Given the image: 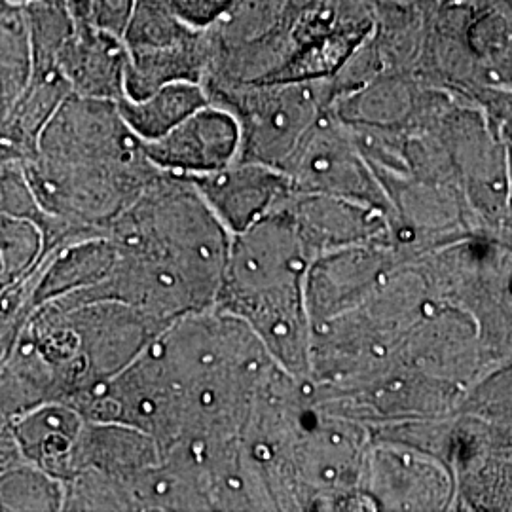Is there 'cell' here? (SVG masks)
<instances>
[{
	"label": "cell",
	"mask_w": 512,
	"mask_h": 512,
	"mask_svg": "<svg viewBox=\"0 0 512 512\" xmlns=\"http://www.w3.org/2000/svg\"><path fill=\"white\" fill-rule=\"evenodd\" d=\"M207 101L228 110L239 126L236 162L283 173L317 118L332 107L329 78L310 82H203Z\"/></svg>",
	"instance_id": "cell-1"
},
{
	"label": "cell",
	"mask_w": 512,
	"mask_h": 512,
	"mask_svg": "<svg viewBox=\"0 0 512 512\" xmlns=\"http://www.w3.org/2000/svg\"><path fill=\"white\" fill-rule=\"evenodd\" d=\"M283 173L291 190L363 203L382 211L385 219L391 215V203L382 184L332 107L311 126Z\"/></svg>",
	"instance_id": "cell-2"
},
{
	"label": "cell",
	"mask_w": 512,
	"mask_h": 512,
	"mask_svg": "<svg viewBox=\"0 0 512 512\" xmlns=\"http://www.w3.org/2000/svg\"><path fill=\"white\" fill-rule=\"evenodd\" d=\"M365 492L376 511H452L454 476L433 456L401 444L372 442Z\"/></svg>",
	"instance_id": "cell-3"
},
{
	"label": "cell",
	"mask_w": 512,
	"mask_h": 512,
	"mask_svg": "<svg viewBox=\"0 0 512 512\" xmlns=\"http://www.w3.org/2000/svg\"><path fill=\"white\" fill-rule=\"evenodd\" d=\"M399 262L404 260L387 236L319 256L306 277L310 325L359 306Z\"/></svg>",
	"instance_id": "cell-4"
},
{
	"label": "cell",
	"mask_w": 512,
	"mask_h": 512,
	"mask_svg": "<svg viewBox=\"0 0 512 512\" xmlns=\"http://www.w3.org/2000/svg\"><path fill=\"white\" fill-rule=\"evenodd\" d=\"M148 160L173 175H203L238 160L239 126L219 105L207 103L165 135L143 143Z\"/></svg>",
	"instance_id": "cell-5"
},
{
	"label": "cell",
	"mask_w": 512,
	"mask_h": 512,
	"mask_svg": "<svg viewBox=\"0 0 512 512\" xmlns=\"http://www.w3.org/2000/svg\"><path fill=\"white\" fill-rule=\"evenodd\" d=\"M274 205L289 213L313 262L332 251L387 236L384 213L363 203L289 190Z\"/></svg>",
	"instance_id": "cell-6"
},
{
	"label": "cell",
	"mask_w": 512,
	"mask_h": 512,
	"mask_svg": "<svg viewBox=\"0 0 512 512\" xmlns=\"http://www.w3.org/2000/svg\"><path fill=\"white\" fill-rule=\"evenodd\" d=\"M188 179L232 236L264 217L291 190L285 173L249 162H234Z\"/></svg>",
	"instance_id": "cell-7"
},
{
	"label": "cell",
	"mask_w": 512,
	"mask_h": 512,
	"mask_svg": "<svg viewBox=\"0 0 512 512\" xmlns=\"http://www.w3.org/2000/svg\"><path fill=\"white\" fill-rule=\"evenodd\" d=\"M57 65L76 95L114 103L124 97L128 48L114 33L92 23H74L57 54Z\"/></svg>",
	"instance_id": "cell-8"
},
{
	"label": "cell",
	"mask_w": 512,
	"mask_h": 512,
	"mask_svg": "<svg viewBox=\"0 0 512 512\" xmlns=\"http://www.w3.org/2000/svg\"><path fill=\"white\" fill-rule=\"evenodd\" d=\"M160 461L162 452L145 431L116 421L84 420L67 459V478L80 469H95L126 482Z\"/></svg>",
	"instance_id": "cell-9"
},
{
	"label": "cell",
	"mask_w": 512,
	"mask_h": 512,
	"mask_svg": "<svg viewBox=\"0 0 512 512\" xmlns=\"http://www.w3.org/2000/svg\"><path fill=\"white\" fill-rule=\"evenodd\" d=\"M211 55L213 44L207 31H194L164 46L128 48L124 97L143 99L169 82L186 80L202 84Z\"/></svg>",
	"instance_id": "cell-10"
},
{
	"label": "cell",
	"mask_w": 512,
	"mask_h": 512,
	"mask_svg": "<svg viewBox=\"0 0 512 512\" xmlns=\"http://www.w3.org/2000/svg\"><path fill=\"white\" fill-rule=\"evenodd\" d=\"M200 82H169L143 99L122 97L116 107L128 128L143 141H154L181 124L194 110L207 105Z\"/></svg>",
	"instance_id": "cell-11"
},
{
	"label": "cell",
	"mask_w": 512,
	"mask_h": 512,
	"mask_svg": "<svg viewBox=\"0 0 512 512\" xmlns=\"http://www.w3.org/2000/svg\"><path fill=\"white\" fill-rule=\"evenodd\" d=\"M33 73V50L25 6L0 2V122L16 105Z\"/></svg>",
	"instance_id": "cell-12"
},
{
	"label": "cell",
	"mask_w": 512,
	"mask_h": 512,
	"mask_svg": "<svg viewBox=\"0 0 512 512\" xmlns=\"http://www.w3.org/2000/svg\"><path fill=\"white\" fill-rule=\"evenodd\" d=\"M63 482L31 463L0 473V511H61Z\"/></svg>",
	"instance_id": "cell-13"
},
{
	"label": "cell",
	"mask_w": 512,
	"mask_h": 512,
	"mask_svg": "<svg viewBox=\"0 0 512 512\" xmlns=\"http://www.w3.org/2000/svg\"><path fill=\"white\" fill-rule=\"evenodd\" d=\"M236 0H171L175 14L196 31H207L226 18Z\"/></svg>",
	"instance_id": "cell-14"
},
{
	"label": "cell",
	"mask_w": 512,
	"mask_h": 512,
	"mask_svg": "<svg viewBox=\"0 0 512 512\" xmlns=\"http://www.w3.org/2000/svg\"><path fill=\"white\" fill-rule=\"evenodd\" d=\"M133 2L135 0H93L90 23L122 37Z\"/></svg>",
	"instance_id": "cell-15"
},
{
	"label": "cell",
	"mask_w": 512,
	"mask_h": 512,
	"mask_svg": "<svg viewBox=\"0 0 512 512\" xmlns=\"http://www.w3.org/2000/svg\"><path fill=\"white\" fill-rule=\"evenodd\" d=\"M93 0H65V10L74 23H90Z\"/></svg>",
	"instance_id": "cell-16"
},
{
	"label": "cell",
	"mask_w": 512,
	"mask_h": 512,
	"mask_svg": "<svg viewBox=\"0 0 512 512\" xmlns=\"http://www.w3.org/2000/svg\"><path fill=\"white\" fill-rule=\"evenodd\" d=\"M21 4H48V6H63L65 8V0H16Z\"/></svg>",
	"instance_id": "cell-17"
},
{
	"label": "cell",
	"mask_w": 512,
	"mask_h": 512,
	"mask_svg": "<svg viewBox=\"0 0 512 512\" xmlns=\"http://www.w3.org/2000/svg\"><path fill=\"white\" fill-rule=\"evenodd\" d=\"M0 2H6V0H0Z\"/></svg>",
	"instance_id": "cell-18"
}]
</instances>
